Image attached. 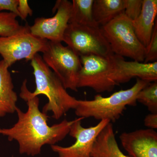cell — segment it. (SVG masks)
Segmentation results:
<instances>
[{"instance_id": "obj_1", "label": "cell", "mask_w": 157, "mask_h": 157, "mask_svg": "<svg viewBox=\"0 0 157 157\" xmlns=\"http://www.w3.org/2000/svg\"><path fill=\"white\" fill-rule=\"evenodd\" d=\"M25 79L21 87L20 97L26 102L27 110L24 112L17 107V122L9 128H0V135L8 137L9 141L16 140L21 154L34 156L40 154L45 144L55 145L63 140L69 134L75 119H64L59 123L48 125L47 114L39 109V98L33 95Z\"/></svg>"}, {"instance_id": "obj_2", "label": "cell", "mask_w": 157, "mask_h": 157, "mask_svg": "<svg viewBox=\"0 0 157 157\" xmlns=\"http://www.w3.org/2000/svg\"><path fill=\"white\" fill-rule=\"evenodd\" d=\"M33 69L36 88L33 95H44L48 99L42 112L47 114L52 112V117L58 120L71 109H75L78 100L70 95L61 81L48 67L42 57L37 54L31 60Z\"/></svg>"}, {"instance_id": "obj_3", "label": "cell", "mask_w": 157, "mask_h": 157, "mask_svg": "<svg viewBox=\"0 0 157 157\" xmlns=\"http://www.w3.org/2000/svg\"><path fill=\"white\" fill-rule=\"evenodd\" d=\"M150 83L137 78L133 86L116 92L109 97L95 96L91 100H78L75 112L78 117H92L114 122L122 115L128 106H136L138 93Z\"/></svg>"}, {"instance_id": "obj_4", "label": "cell", "mask_w": 157, "mask_h": 157, "mask_svg": "<svg viewBox=\"0 0 157 157\" xmlns=\"http://www.w3.org/2000/svg\"><path fill=\"white\" fill-rule=\"evenodd\" d=\"M101 28L114 55L144 63L146 48L137 38L132 21L124 12Z\"/></svg>"}, {"instance_id": "obj_5", "label": "cell", "mask_w": 157, "mask_h": 157, "mask_svg": "<svg viewBox=\"0 0 157 157\" xmlns=\"http://www.w3.org/2000/svg\"><path fill=\"white\" fill-rule=\"evenodd\" d=\"M42 58L61 81L66 89L78 90V76L82 68L80 57L61 42L48 41Z\"/></svg>"}, {"instance_id": "obj_6", "label": "cell", "mask_w": 157, "mask_h": 157, "mask_svg": "<svg viewBox=\"0 0 157 157\" xmlns=\"http://www.w3.org/2000/svg\"><path fill=\"white\" fill-rule=\"evenodd\" d=\"M63 42L79 57L93 55L108 57L114 54L100 27L69 24Z\"/></svg>"}, {"instance_id": "obj_7", "label": "cell", "mask_w": 157, "mask_h": 157, "mask_svg": "<svg viewBox=\"0 0 157 157\" xmlns=\"http://www.w3.org/2000/svg\"><path fill=\"white\" fill-rule=\"evenodd\" d=\"M48 42L33 35L30 26L26 24L17 33L0 37V55L10 67L17 61H31L39 52L43 53L47 49Z\"/></svg>"}, {"instance_id": "obj_8", "label": "cell", "mask_w": 157, "mask_h": 157, "mask_svg": "<svg viewBox=\"0 0 157 157\" xmlns=\"http://www.w3.org/2000/svg\"><path fill=\"white\" fill-rule=\"evenodd\" d=\"M113 55L108 57L93 55L79 57L82 68L78 74V88L89 87L98 93L112 91L115 86L109 77L113 69Z\"/></svg>"}, {"instance_id": "obj_9", "label": "cell", "mask_w": 157, "mask_h": 157, "mask_svg": "<svg viewBox=\"0 0 157 157\" xmlns=\"http://www.w3.org/2000/svg\"><path fill=\"white\" fill-rule=\"evenodd\" d=\"M83 118L75 119L70 128L69 134L76 139L71 146L64 147L59 145L51 146L59 157H91L93 147L102 130L110 121L108 120L100 121L94 126L84 128L81 125Z\"/></svg>"}, {"instance_id": "obj_10", "label": "cell", "mask_w": 157, "mask_h": 157, "mask_svg": "<svg viewBox=\"0 0 157 157\" xmlns=\"http://www.w3.org/2000/svg\"><path fill=\"white\" fill-rule=\"evenodd\" d=\"M72 2L68 0H58L53 8L57 11L50 18L38 17L30 26L31 33L35 36L52 42H62L64 34L69 24L72 9Z\"/></svg>"}, {"instance_id": "obj_11", "label": "cell", "mask_w": 157, "mask_h": 157, "mask_svg": "<svg viewBox=\"0 0 157 157\" xmlns=\"http://www.w3.org/2000/svg\"><path fill=\"white\" fill-rule=\"evenodd\" d=\"M113 60V69L109 79L115 86L134 78L150 82L157 81V62L145 63L127 61L124 57L114 54Z\"/></svg>"}, {"instance_id": "obj_12", "label": "cell", "mask_w": 157, "mask_h": 157, "mask_svg": "<svg viewBox=\"0 0 157 157\" xmlns=\"http://www.w3.org/2000/svg\"><path fill=\"white\" fill-rule=\"evenodd\" d=\"M119 139L130 157H157V133L155 130L123 132Z\"/></svg>"}, {"instance_id": "obj_13", "label": "cell", "mask_w": 157, "mask_h": 157, "mask_svg": "<svg viewBox=\"0 0 157 157\" xmlns=\"http://www.w3.org/2000/svg\"><path fill=\"white\" fill-rule=\"evenodd\" d=\"M157 0H143L140 14L132 21L137 38L145 48L151 39L157 20Z\"/></svg>"}, {"instance_id": "obj_14", "label": "cell", "mask_w": 157, "mask_h": 157, "mask_svg": "<svg viewBox=\"0 0 157 157\" xmlns=\"http://www.w3.org/2000/svg\"><path fill=\"white\" fill-rule=\"evenodd\" d=\"M9 68L3 60L0 61V118L14 113L17 108V96Z\"/></svg>"}, {"instance_id": "obj_15", "label": "cell", "mask_w": 157, "mask_h": 157, "mask_svg": "<svg viewBox=\"0 0 157 157\" xmlns=\"http://www.w3.org/2000/svg\"><path fill=\"white\" fill-rule=\"evenodd\" d=\"M124 10V0H94V20L100 27L106 25Z\"/></svg>"}, {"instance_id": "obj_16", "label": "cell", "mask_w": 157, "mask_h": 157, "mask_svg": "<svg viewBox=\"0 0 157 157\" xmlns=\"http://www.w3.org/2000/svg\"><path fill=\"white\" fill-rule=\"evenodd\" d=\"M92 151L104 157H130L124 154L120 149L111 122L104 128L98 136Z\"/></svg>"}, {"instance_id": "obj_17", "label": "cell", "mask_w": 157, "mask_h": 157, "mask_svg": "<svg viewBox=\"0 0 157 157\" xmlns=\"http://www.w3.org/2000/svg\"><path fill=\"white\" fill-rule=\"evenodd\" d=\"M94 2V0H73L69 24L99 27L93 17Z\"/></svg>"}, {"instance_id": "obj_18", "label": "cell", "mask_w": 157, "mask_h": 157, "mask_svg": "<svg viewBox=\"0 0 157 157\" xmlns=\"http://www.w3.org/2000/svg\"><path fill=\"white\" fill-rule=\"evenodd\" d=\"M136 100L151 113H157V81L150 82L141 90L137 94Z\"/></svg>"}, {"instance_id": "obj_19", "label": "cell", "mask_w": 157, "mask_h": 157, "mask_svg": "<svg viewBox=\"0 0 157 157\" xmlns=\"http://www.w3.org/2000/svg\"><path fill=\"white\" fill-rule=\"evenodd\" d=\"M17 16L11 12L0 13V37H8L17 33L23 28L17 21Z\"/></svg>"}, {"instance_id": "obj_20", "label": "cell", "mask_w": 157, "mask_h": 157, "mask_svg": "<svg viewBox=\"0 0 157 157\" xmlns=\"http://www.w3.org/2000/svg\"><path fill=\"white\" fill-rule=\"evenodd\" d=\"M157 61V21L155 23L153 32L148 45L146 48L144 63H154Z\"/></svg>"}, {"instance_id": "obj_21", "label": "cell", "mask_w": 157, "mask_h": 157, "mask_svg": "<svg viewBox=\"0 0 157 157\" xmlns=\"http://www.w3.org/2000/svg\"><path fill=\"white\" fill-rule=\"evenodd\" d=\"M124 13L132 21L139 16L142 10L143 0H124Z\"/></svg>"}, {"instance_id": "obj_22", "label": "cell", "mask_w": 157, "mask_h": 157, "mask_svg": "<svg viewBox=\"0 0 157 157\" xmlns=\"http://www.w3.org/2000/svg\"><path fill=\"white\" fill-rule=\"evenodd\" d=\"M18 0H0V13L4 10L10 11L19 17L17 10Z\"/></svg>"}, {"instance_id": "obj_23", "label": "cell", "mask_w": 157, "mask_h": 157, "mask_svg": "<svg viewBox=\"0 0 157 157\" xmlns=\"http://www.w3.org/2000/svg\"><path fill=\"white\" fill-rule=\"evenodd\" d=\"M17 10L19 17L23 20L25 21L29 15L32 16L33 14V10L29 6L27 0H18Z\"/></svg>"}, {"instance_id": "obj_24", "label": "cell", "mask_w": 157, "mask_h": 157, "mask_svg": "<svg viewBox=\"0 0 157 157\" xmlns=\"http://www.w3.org/2000/svg\"><path fill=\"white\" fill-rule=\"evenodd\" d=\"M144 124L148 129L155 130L157 128V113L147 114L144 119Z\"/></svg>"}, {"instance_id": "obj_25", "label": "cell", "mask_w": 157, "mask_h": 157, "mask_svg": "<svg viewBox=\"0 0 157 157\" xmlns=\"http://www.w3.org/2000/svg\"><path fill=\"white\" fill-rule=\"evenodd\" d=\"M91 157H104L94 151L92 152Z\"/></svg>"}]
</instances>
